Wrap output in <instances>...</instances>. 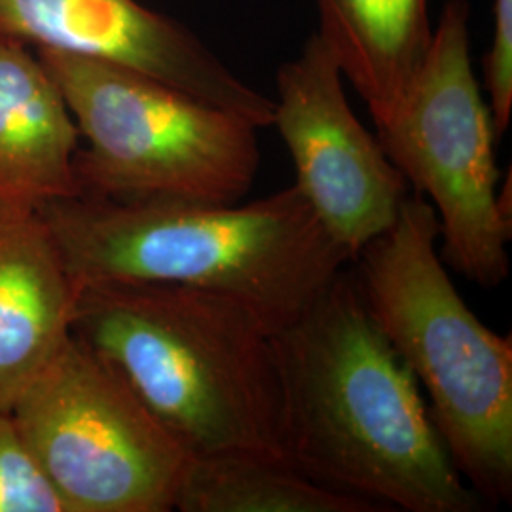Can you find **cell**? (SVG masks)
<instances>
[{
    "label": "cell",
    "mask_w": 512,
    "mask_h": 512,
    "mask_svg": "<svg viewBox=\"0 0 512 512\" xmlns=\"http://www.w3.org/2000/svg\"><path fill=\"white\" fill-rule=\"evenodd\" d=\"M279 456L382 511L475 512L420 385L374 325L344 270L274 332Z\"/></svg>",
    "instance_id": "cell-1"
},
{
    "label": "cell",
    "mask_w": 512,
    "mask_h": 512,
    "mask_svg": "<svg viewBox=\"0 0 512 512\" xmlns=\"http://www.w3.org/2000/svg\"><path fill=\"white\" fill-rule=\"evenodd\" d=\"M38 211L76 285L158 283L222 294L274 332L353 262L294 184L243 205L73 196Z\"/></svg>",
    "instance_id": "cell-2"
},
{
    "label": "cell",
    "mask_w": 512,
    "mask_h": 512,
    "mask_svg": "<svg viewBox=\"0 0 512 512\" xmlns=\"http://www.w3.org/2000/svg\"><path fill=\"white\" fill-rule=\"evenodd\" d=\"M73 334L190 456H279L274 330L238 300L181 285L86 283Z\"/></svg>",
    "instance_id": "cell-3"
},
{
    "label": "cell",
    "mask_w": 512,
    "mask_h": 512,
    "mask_svg": "<svg viewBox=\"0 0 512 512\" xmlns=\"http://www.w3.org/2000/svg\"><path fill=\"white\" fill-rule=\"evenodd\" d=\"M353 275L374 325L427 393L461 478L484 503L512 499V338L488 329L439 253V220L421 194L357 256Z\"/></svg>",
    "instance_id": "cell-4"
},
{
    "label": "cell",
    "mask_w": 512,
    "mask_h": 512,
    "mask_svg": "<svg viewBox=\"0 0 512 512\" xmlns=\"http://www.w3.org/2000/svg\"><path fill=\"white\" fill-rule=\"evenodd\" d=\"M54 76L84 147L80 196L238 203L260 167L256 126L143 74L35 50Z\"/></svg>",
    "instance_id": "cell-5"
},
{
    "label": "cell",
    "mask_w": 512,
    "mask_h": 512,
    "mask_svg": "<svg viewBox=\"0 0 512 512\" xmlns=\"http://www.w3.org/2000/svg\"><path fill=\"white\" fill-rule=\"evenodd\" d=\"M376 131L435 209L442 260L484 289L499 287L509 277L512 217L497 192V137L473 69L467 0H448L420 71Z\"/></svg>",
    "instance_id": "cell-6"
},
{
    "label": "cell",
    "mask_w": 512,
    "mask_h": 512,
    "mask_svg": "<svg viewBox=\"0 0 512 512\" xmlns=\"http://www.w3.org/2000/svg\"><path fill=\"white\" fill-rule=\"evenodd\" d=\"M65 512H169L190 454L74 334L10 408Z\"/></svg>",
    "instance_id": "cell-7"
},
{
    "label": "cell",
    "mask_w": 512,
    "mask_h": 512,
    "mask_svg": "<svg viewBox=\"0 0 512 512\" xmlns=\"http://www.w3.org/2000/svg\"><path fill=\"white\" fill-rule=\"evenodd\" d=\"M272 126L291 154L294 186L349 255L393 226L410 184L349 107L344 76L317 35L277 71Z\"/></svg>",
    "instance_id": "cell-8"
},
{
    "label": "cell",
    "mask_w": 512,
    "mask_h": 512,
    "mask_svg": "<svg viewBox=\"0 0 512 512\" xmlns=\"http://www.w3.org/2000/svg\"><path fill=\"white\" fill-rule=\"evenodd\" d=\"M0 35L154 78L258 129L274 122V99L245 84L181 23L139 0H0Z\"/></svg>",
    "instance_id": "cell-9"
},
{
    "label": "cell",
    "mask_w": 512,
    "mask_h": 512,
    "mask_svg": "<svg viewBox=\"0 0 512 512\" xmlns=\"http://www.w3.org/2000/svg\"><path fill=\"white\" fill-rule=\"evenodd\" d=\"M74 283L38 209L0 203V410L73 334Z\"/></svg>",
    "instance_id": "cell-10"
},
{
    "label": "cell",
    "mask_w": 512,
    "mask_h": 512,
    "mask_svg": "<svg viewBox=\"0 0 512 512\" xmlns=\"http://www.w3.org/2000/svg\"><path fill=\"white\" fill-rule=\"evenodd\" d=\"M78 148L54 76L27 44L0 35V203L42 209L80 196Z\"/></svg>",
    "instance_id": "cell-11"
},
{
    "label": "cell",
    "mask_w": 512,
    "mask_h": 512,
    "mask_svg": "<svg viewBox=\"0 0 512 512\" xmlns=\"http://www.w3.org/2000/svg\"><path fill=\"white\" fill-rule=\"evenodd\" d=\"M319 31L344 78L384 124L429 52L427 0H315Z\"/></svg>",
    "instance_id": "cell-12"
},
{
    "label": "cell",
    "mask_w": 512,
    "mask_h": 512,
    "mask_svg": "<svg viewBox=\"0 0 512 512\" xmlns=\"http://www.w3.org/2000/svg\"><path fill=\"white\" fill-rule=\"evenodd\" d=\"M173 511L380 512L359 497L325 488L287 461L258 452L190 456Z\"/></svg>",
    "instance_id": "cell-13"
},
{
    "label": "cell",
    "mask_w": 512,
    "mask_h": 512,
    "mask_svg": "<svg viewBox=\"0 0 512 512\" xmlns=\"http://www.w3.org/2000/svg\"><path fill=\"white\" fill-rule=\"evenodd\" d=\"M0 512H65L10 412L0 410Z\"/></svg>",
    "instance_id": "cell-14"
},
{
    "label": "cell",
    "mask_w": 512,
    "mask_h": 512,
    "mask_svg": "<svg viewBox=\"0 0 512 512\" xmlns=\"http://www.w3.org/2000/svg\"><path fill=\"white\" fill-rule=\"evenodd\" d=\"M484 80L499 141L509 129L512 116V0H494V27L484 59Z\"/></svg>",
    "instance_id": "cell-15"
}]
</instances>
